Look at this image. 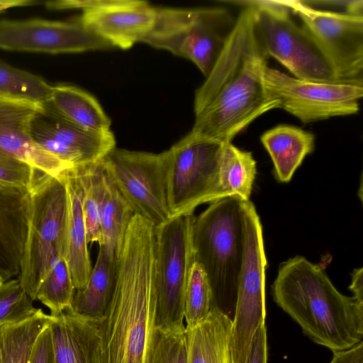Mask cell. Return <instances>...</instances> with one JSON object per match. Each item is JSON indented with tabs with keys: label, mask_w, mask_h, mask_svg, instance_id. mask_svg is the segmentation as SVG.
Masks as SVG:
<instances>
[{
	"label": "cell",
	"mask_w": 363,
	"mask_h": 363,
	"mask_svg": "<svg viewBox=\"0 0 363 363\" xmlns=\"http://www.w3.org/2000/svg\"><path fill=\"white\" fill-rule=\"evenodd\" d=\"M118 264L99 249L86 286L75 290L70 310L85 318L102 320L114 291Z\"/></svg>",
	"instance_id": "24"
},
{
	"label": "cell",
	"mask_w": 363,
	"mask_h": 363,
	"mask_svg": "<svg viewBox=\"0 0 363 363\" xmlns=\"http://www.w3.org/2000/svg\"><path fill=\"white\" fill-rule=\"evenodd\" d=\"M28 363H55L49 324L42 330L37 337Z\"/></svg>",
	"instance_id": "35"
},
{
	"label": "cell",
	"mask_w": 363,
	"mask_h": 363,
	"mask_svg": "<svg viewBox=\"0 0 363 363\" xmlns=\"http://www.w3.org/2000/svg\"><path fill=\"white\" fill-rule=\"evenodd\" d=\"M101 160L108 179L135 215L155 228L172 218L165 151L155 154L115 147Z\"/></svg>",
	"instance_id": "11"
},
{
	"label": "cell",
	"mask_w": 363,
	"mask_h": 363,
	"mask_svg": "<svg viewBox=\"0 0 363 363\" xmlns=\"http://www.w3.org/2000/svg\"><path fill=\"white\" fill-rule=\"evenodd\" d=\"M194 214L172 217L155 229V328L174 330L185 327L184 294L194 262Z\"/></svg>",
	"instance_id": "7"
},
{
	"label": "cell",
	"mask_w": 363,
	"mask_h": 363,
	"mask_svg": "<svg viewBox=\"0 0 363 363\" xmlns=\"http://www.w3.org/2000/svg\"><path fill=\"white\" fill-rule=\"evenodd\" d=\"M31 133L40 147L73 169L100 161L116 147L111 131L83 130L63 119L47 104L35 116Z\"/></svg>",
	"instance_id": "15"
},
{
	"label": "cell",
	"mask_w": 363,
	"mask_h": 363,
	"mask_svg": "<svg viewBox=\"0 0 363 363\" xmlns=\"http://www.w3.org/2000/svg\"><path fill=\"white\" fill-rule=\"evenodd\" d=\"M212 290L203 268L194 262L184 294L185 326L190 328L203 319L213 307Z\"/></svg>",
	"instance_id": "31"
},
{
	"label": "cell",
	"mask_w": 363,
	"mask_h": 363,
	"mask_svg": "<svg viewBox=\"0 0 363 363\" xmlns=\"http://www.w3.org/2000/svg\"><path fill=\"white\" fill-rule=\"evenodd\" d=\"M112 47L79 20L0 21V49L2 50L60 54L106 50Z\"/></svg>",
	"instance_id": "14"
},
{
	"label": "cell",
	"mask_w": 363,
	"mask_h": 363,
	"mask_svg": "<svg viewBox=\"0 0 363 363\" xmlns=\"http://www.w3.org/2000/svg\"><path fill=\"white\" fill-rule=\"evenodd\" d=\"M133 211L108 179L101 221V249L111 259L118 262Z\"/></svg>",
	"instance_id": "27"
},
{
	"label": "cell",
	"mask_w": 363,
	"mask_h": 363,
	"mask_svg": "<svg viewBox=\"0 0 363 363\" xmlns=\"http://www.w3.org/2000/svg\"><path fill=\"white\" fill-rule=\"evenodd\" d=\"M146 363H186V328L174 330L155 328Z\"/></svg>",
	"instance_id": "32"
},
{
	"label": "cell",
	"mask_w": 363,
	"mask_h": 363,
	"mask_svg": "<svg viewBox=\"0 0 363 363\" xmlns=\"http://www.w3.org/2000/svg\"><path fill=\"white\" fill-rule=\"evenodd\" d=\"M363 269H355L352 274V281L350 289L353 293V297L363 303Z\"/></svg>",
	"instance_id": "38"
},
{
	"label": "cell",
	"mask_w": 363,
	"mask_h": 363,
	"mask_svg": "<svg viewBox=\"0 0 363 363\" xmlns=\"http://www.w3.org/2000/svg\"><path fill=\"white\" fill-rule=\"evenodd\" d=\"M256 173V162L250 152L240 150L232 142L224 144L219 181L226 197L238 196L243 201L250 200Z\"/></svg>",
	"instance_id": "28"
},
{
	"label": "cell",
	"mask_w": 363,
	"mask_h": 363,
	"mask_svg": "<svg viewBox=\"0 0 363 363\" xmlns=\"http://www.w3.org/2000/svg\"><path fill=\"white\" fill-rule=\"evenodd\" d=\"M272 294L316 344L338 352L362 341L363 303L341 294L320 266L305 257L281 264Z\"/></svg>",
	"instance_id": "3"
},
{
	"label": "cell",
	"mask_w": 363,
	"mask_h": 363,
	"mask_svg": "<svg viewBox=\"0 0 363 363\" xmlns=\"http://www.w3.org/2000/svg\"><path fill=\"white\" fill-rule=\"evenodd\" d=\"M242 201L238 196L215 201L192 225L194 262L207 276L213 303L234 307L244 252Z\"/></svg>",
	"instance_id": "4"
},
{
	"label": "cell",
	"mask_w": 363,
	"mask_h": 363,
	"mask_svg": "<svg viewBox=\"0 0 363 363\" xmlns=\"http://www.w3.org/2000/svg\"><path fill=\"white\" fill-rule=\"evenodd\" d=\"M22 289L18 278L0 285V325L25 320L38 310Z\"/></svg>",
	"instance_id": "33"
},
{
	"label": "cell",
	"mask_w": 363,
	"mask_h": 363,
	"mask_svg": "<svg viewBox=\"0 0 363 363\" xmlns=\"http://www.w3.org/2000/svg\"><path fill=\"white\" fill-rule=\"evenodd\" d=\"M317 45L338 82L363 86V16L283 1Z\"/></svg>",
	"instance_id": "12"
},
{
	"label": "cell",
	"mask_w": 363,
	"mask_h": 363,
	"mask_svg": "<svg viewBox=\"0 0 363 363\" xmlns=\"http://www.w3.org/2000/svg\"><path fill=\"white\" fill-rule=\"evenodd\" d=\"M74 292L75 288L67 264L63 258L60 257L40 283L35 294V301L45 306L50 311V315H57L71 308Z\"/></svg>",
	"instance_id": "29"
},
{
	"label": "cell",
	"mask_w": 363,
	"mask_h": 363,
	"mask_svg": "<svg viewBox=\"0 0 363 363\" xmlns=\"http://www.w3.org/2000/svg\"><path fill=\"white\" fill-rule=\"evenodd\" d=\"M231 328L229 316L213 306L203 319L186 328V363H231Z\"/></svg>",
	"instance_id": "21"
},
{
	"label": "cell",
	"mask_w": 363,
	"mask_h": 363,
	"mask_svg": "<svg viewBox=\"0 0 363 363\" xmlns=\"http://www.w3.org/2000/svg\"><path fill=\"white\" fill-rule=\"evenodd\" d=\"M155 226L134 215L101 321V363H146L155 328Z\"/></svg>",
	"instance_id": "2"
},
{
	"label": "cell",
	"mask_w": 363,
	"mask_h": 363,
	"mask_svg": "<svg viewBox=\"0 0 363 363\" xmlns=\"http://www.w3.org/2000/svg\"><path fill=\"white\" fill-rule=\"evenodd\" d=\"M51 88L43 78L0 61V96L45 104Z\"/></svg>",
	"instance_id": "30"
},
{
	"label": "cell",
	"mask_w": 363,
	"mask_h": 363,
	"mask_svg": "<svg viewBox=\"0 0 363 363\" xmlns=\"http://www.w3.org/2000/svg\"><path fill=\"white\" fill-rule=\"evenodd\" d=\"M156 8L135 0H106L95 8L83 11L79 21L113 47L128 49L143 42L152 30Z\"/></svg>",
	"instance_id": "17"
},
{
	"label": "cell",
	"mask_w": 363,
	"mask_h": 363,
	"mask_svg": "<svg viewBox=\"0 0 363 363\" xmlns=\"http://www.w3.org/2000/svg\"><path fill=\"white\" fill-rule=\"evenodd\" d=\"M28 199V189L0 186V275L4 281L19 275Z\"/></svg>",
	"instance_id": "19"
},
{
	"label": "cell",
	"mask_w": 363,
	"mask_h": 363,
	"mask_svg": "<svg viewBox=\"0 0 363 363\" xmlns=\"http://www.w3.org/2000/svg\"><path fill=\"white\" fill-rule=\"evenodd\" d=\"M260 140L272 160L274 174L281 182L291 180L306 155L313 151L314 135L296 126L279 125L266 132Z\"/></svg>",
	"instance_id": "22"
},
{
	"label": "cell",
	"mask_w": 363,
	"mask_h": 363,
	"mask_svg": "<svg viewBox=\"0 0 363 363\" xmlns=\"http://www.w3.org/2000/svg\"><path fill=\"white\" fill-rule=\"evenodd\" d=\"M43 105L0 96V152L58 177L73 168L40 147L31 133L33 121Z\"/></svg>",
	"instance_id": "16"
},
{
	"label": "cell",
	"mask_w": 363,
	"mask_h": 363,
	"mask_svg": "<svg viewBox=\"0 0 363 363\" xmlns=\"http://www.w3.org/2000/svg\"><path fill=\"white\" fill-rule=\"evenodd\" d=\"M4 282V280L2 278V277L0 275V285L2 284Z\"/></svg>",
	"instance_id": "40"
},
{
	"label": "cell",
	"mask_w": 363,
	"mask_h": 363,
	"mask_svg": "<svg viewBox=\"0 0 363 363\" xmlns=\"http://www.w3.org/2000/svg\"><path fill=\"white\" fill-rule=\"evenodd\" d=\"M50 319V315L38 308L25 320L1 324L0 363H28L37 337Z\"/></svg>",
	"instance_id": "26"
},
{
	"label": "cell",
	"mask_w": 363,
	"mask_h": 363,
	"mask_svg": "<svg viewBox=\"0 0 363 363\" xmlns=\"http://www.w3.org/2000/svg\"><path fill=\"white\" fill-rule=\"evenodd\" d=\"M101 160L74 169L83 191L82 210L87 240L89 243L99 245L101 242V221L108 186V178Z\"/></svg>",
	"instance_id": "25"
},
{
	"label": "cell",
	"mask_w": 363,
	"mask_h": 363,
	"mask_svg": "<svg viewBox=\"0 0 363 363\" xmlns=\"http://www.w3.org/2000/svg\"><path fill=\"white\" fill-rule=\"evenodd\" d=\"M235 21L223 7L156 8L154 26L143 42L191 60L206 77Z\"/></svg>",
	"instance_id": "6"
},
{
	"label": "cell",
	"mask_w": 363,
	"mask_h": 363,
	"mask_svg": "<svg viewBox=\"0 0 363 363\" xmlns=\"http://www.w3.org/2000/svg\"><path fill=\"white\" fill-rule=\"evenodd\" d=\"M35 1H21V0H1L0 1V12L13 6H27L34 4Z\"/></svg>",
	"instance_id": "39"
},
{
	"label": "cell",
	"mask_w": 363,
	"mask_h": 363,
	"mask_svg": "<svg viewBox=\"0 0 363 363\" xmlns=\"http://www.w3.org/2000/svg\"><path fill=\"white\" fill-rule=\"evenodd\" d=\"M36 169L27 163L0 152V186L28 189Z\"/></svg>",
	"instance_id": "34"
},
{
	"label": "cell",
	"mask_w": 363,
	"mask_h": 363,
	"mask_svg": "<svg viewBox=\"0 0 363 363\" xmlns=\"http://www.w3.org/2000/svg\"><path fill=\"white\" fill-rule=\"evenodd\" d=\"M46 104L57 115L78 128L97 133L111 131V121L96 99L77 86H52Z\"/></svg>",
	"instance_id": "23"
},
{
	"label": "cell",
	"mask_w": 363,
	"mask_h": 363,
	"mask_svg": "<svg viewBox=\"0 0 363 363\" xmlns=\"http://www.w3.org/2000/svg\"><path fill=\"white\" fill-rule=\"evenodd\" d=\"M264 84L269 96L303 123L356 114L363 86L306 80L267 67Z\"/></svg>",
	"instance_id": "13"
},
{
	"label": "cell",
	"mask_w": 363,
	"mask_h": 363,
	"mask_svg": "<svg viewBox=\"0 0 363 363\" xmlns=\"http://www.w3.org/2000/svg\"><path fill=\"white\" fill-rule=\"evenodd\" d=\"M244 252L239 276L235 315L232 320L231 363H247L250 350L258 328L265 325V269L262 228L255 206L250 201L242 206Z\"/></svg>",
	"instance_id": "9"
},
{
	"label": "cell",
	"mask_w": 363,
	"mask_h": 363,
	"mask_svg": "<svg viewBox=\"0 0 363 363\" xmlns=\"http://www.w3.org/2000/svg\"><path fill=\"white\" fill-rule=\"evenodd\" d=\"M267 342L266 325L257 330L251 345L247 363H267Z\"/></svg>",
	"instance_id": "36"
},
{
	"label": "cell",
	"mask_w": 363,
	"mask_h": 363,
	"mask_svg": "<svg viewBox=\"0 0 363 363\" xmlns=\"http://www.w3.org/2000/svg\"><path fill=\"white\" fill-rule=\"evenodd\" d=\"M255 9V28L267 57L284 66L293 77L338 82L333 70L283 1H246Z\"/></svg>",
	"instance_id": "10"
},
{
	"label": "cell",
	"mask_w": 363,
	"mask_h": 363,
	"mask_svg": "<svg viewBox=\"0 0 363 363\" xmlns=\"http://www.w3.org/2000/svg\"><path fill=\"white\" fill-rule=\"evenodd\" d=\"M329 363H363V341L347 350L333 352Z\"/></svg>",
	"instance_id": "37"
},
{
	"label": "cell",
	"mask_w": 363,
	"mask_h": 363,
	"mask_svg": "<svg viewBox=\"0 0 363 363\" xmlns=\"http://www.w3.org/2000/svg\"><path fill=\"white\" fill-rule=\"evenodd\" d=\"M55 363H101V321L67 309L51 315Z\"/></svg>",
	"instance_id": "18"
},
{
	"label": "cell",
	"mask_w": 363,
	"mask_h": 363,
	"mask_svg": "<svg viewBox=\"0 0 363 363\" xmlns=\"http://www.w3.org/2000/svg\"><path fill=\"white\" fill-rule=\"evenodd\" d=\"M62 176L67 192L63 259L70 272L75 290H79L86 286L92 269L82 210L83 191L74 169L68 170Z\"/></svg>",
	"instance_id": "20"
},
{
	"label": "cell",
	"mask_w": 363,
	"mask_h": 363,
	"mask_svg": "<svg viewBox=\"0 0 363 363\" xmlns=\"http://www.w3.org/2000/svg\"><path fill=\"white\" fill-rule=\"evenodd\" d=\"M224 144L190 132L165 151L172 217L193 214L198 206L226 197L219 181Z\"/></svg>",
	"instance_id": "8"
},
{
	"label": "cell",
	"mask_w": 363,
	"mask_h": 363,
	"mask_svg": "<svg viewBox=\"0 0 363 363\" xmlns=\"http://www.w3.org/2000/svg\"><path fill=\"white\" fill-rule=\"evenodd\" d=\"M28 190L27 231L18 279L34 301L52 264L64 257L67 192L62 176L38 170Z\"/></svg>",
	"instance_id": "5"
},
{
	"label": "cell",
	"mask_w": 363,
	"mask_h": 363,
	"mask_svg": "<svg viewBox=\"0 0 363 363\" xmlns=\"http://www.w3.org/2000/svg\"><path fill=\"white\" fill-rule=\"evenodd\" d=\"M210 74L196 91L191 133L221 143L252 121L278 108L264 84L267 55L255 28V9L246 1Z\"/></svg>",
	"instance_id": "1"
}]
</instances>
